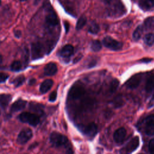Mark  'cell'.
Returning <instances> with one entry per match:
<instances>
[{
	"instance_id": "e575fe53",
	"label": "cell",
	"mask_w": 154,
	"mask_h": 154,
	"mask_svg": "<svg viewBox=\"0 0 154 154\" xmlns=\"http://www.w3.org/2000/svg\"><path fill=\"white\" fill-rule=\"evenodd\" d=\"M14 35L17 37H20L21 36V32L19 30H16L14 31Z\"/></svg>"
},
{
	"instance_id": "d6986e66",
	"label": "cell",
	"mask_w": 154,
	"mask_h": 154,
	"mask_svg": "<svg viewBox=\"0 0 154 154\" xmlns=\"http://www.w3.org/2000/svg\"><path fill=\"white\" fill-rule=\"evenodd\" d=\"M29 108L31 110L33 111L35 113L40 115H40L42 116L44 113V111L43 109V106L40 103L31 102L29 104Z\"/></svg>"
},
{
	"instance_id": "d6a6232c",
	"label": "cell",
	"mask_w": 154,
	"mask_h": 154,
	"mask_svg": "<svg viewBox=\"0 0 154 154\" xmlns=\"http://www.w3.org/2000/svg\"><path fill=\"white\" fill-rule=\"evenodd\" d=\"M57 93L55 91L52 92L51 93V94L49 95V100L50 102H54L56 99H57Z\"/></svg>"
},
{
	"instance_id": "836d02e7",
	"label": "cell",
	"mask_w": 154,
	"mask_h": 154,
	"mask_svg": "<svg viewBox=\"0 0 154 154\" xmlns=\"http://www.w3.org/2000/svg\"><path fill=\"white\" fill-rule=\"evenodd\" d=\"M64 27H65V29H66V32H67L69 29V24L67 22H64Z\"/></svg>"
},
{
	"instance_id": "4dcf8cb0",
	"label": "cell",
	"mask_w": 154,
	"mask_h": 154,
	"mask_svg": "<svg viewBox=\"0 0 154 154\" xmlns=\"http://www.w3.org/2000/svg\"><path fill=\"white\" fill-rule=\"evenodd\" d=\"M9 76L8 74L5 73H0V83L4 82L8 78Z\"/></svg>"
},
{
	"instance_id": "6da1fadb",
	"label": "cell",
	"mask_w": 154,
	"mask_h": 154,
	"mask_svg": "<svg viewBox=\"0 0 154 154\" xmlns=\"http://www.w3.org/2000/svg\"><path fill=\"white\" fill-rule=\"evenodd\" d=\"M19 119L20 122L28 123L32 126H36L40 122V119L38 115L29 112H22L19 115Z\"/></svg>"
},
{
	"instance_id": "f35d334b",
	"label": "cell",
	"mask_w": 154,
	"mask_h": 154,
	"mask_svg": "<svg viewBox=\"0 0 154 154\" xmlns=\"http://www.w3.org/2000/svg\"><path fill=\"white\" fill-rule=\"evenodd\" d=\"M20 1H27V0H20Z\"/></svg>"
},
{
	"instance_id": "e0dca14e",
	"label": "cell",
	"mask_w": 154,
	"mask_h": 154,
	"mask_svg": "<svg viewBox=\"0 0 154 154\" xmlns=\"http://www.w3.org/2000/svg\"><path fill=\"white\" fill-rule=\"evenodd\" d=\"M145 89L148 93H152L154 90V74H151L149 76L146 82Z\"/></svg>"
},
{
	"instance_id": "7402d4cb",
	"label": "cell",
	"mask_w": 154,
	"mask_h": 154,
	"mask_svg": "<svg viewBox=\"0 0 154 154\" xmlns=\"http://www.w3.org/2000/svg\"><path fill=\"white\" fill-rule=\"evenodd\" d=\"M144 42L147 45L149 46H152L154 43V34L153 33H148L145 35Z\"/></svg>"
},
{
	"instance_id": "8d00e7d4",
	"label": "cell",
	"mask_w": 154,
	"mask_h": 154,
	"mask_svg": "<svg viewBox=\"0 0 154 154\" xmlns=\"http://www.w3.org/2000/svg\"><path fill=\"white\" fill-rule=\"evenodd\" d=\"M103 1H104L106 3V4H110L113 0H103Z\"/></svg>"
},
{
	"instance_id": "5bb4252c",
	"label": "cell",
	"mask_w": 154,
	"mask_h": 154,
	"mask_svg": "<svg viewBox=\"0 0 154 154\" xmlns=\"http://www.w3.org/2000/svg\"><path fill=\"white\" fill-rule=\"evenodd\" d=\"M58 69L55 63L51 62L46 65L44 68V73L47 76L54 75L57 72Z\"/></svg>"
},
{
	"instance_id": "ffe728a7",
	"label": "cell",
	"mask_w": 154,
	"mask_h": 154,
	"mask_svg": "<svg viewBox=\"0 0 154 154\" xmlns=\"http://www.w3.org/2000/svg\"><path fill=\"white\" fill-rule=\"evenodd\" d=\"M143 26L142 25L138 26L136 28V29H135V31H134V32H133V34H132L133 39L135 41L138 40L141 38V35L143 34Z\"/></svg>"
},
{
	"instance_id": "44dd1931",
	"label": "cell",
	"mask_w": 154,
	"mask_h": 154,
	"mask_svg": "<svg viewBox=\"0 0 154 154\" xmlns=\"http://www.w3.org/2000/svg\"><path fill=\"white\" fill-rule=\"evenodd\" d=\"M144 26L146 29H154V16L146 18L144 22Z\"/></svg>"
},
{
	"instance_id": "277c9868",
	"label": "cell",
	"mask_w": 154,
	"mask_h": 154,
	"mask_svg": "<svg viewBox=\"0 0 154 154\" xmlns=\"http://www.w3.org/2000/svg\"><path fill=\"white\" fill-rule=\"evenodd\" d=\"M143 129L147 135H154V114L149 115L143 121Z\"/></svg>"
},
{
	"instance_id": "8992f818",
	"label": "cell",
	"mask_w": 154,
	"mask_h": 154,
	"mask_svg": "<svg viewBox=\"0 0 154 154\" xmlns=\"http://www.w3.org/2000/svg\"><path fill=\"white\" fill-rule=\"evenodd\" d=\"M32 137V132L29 129L26 128L22 130L19 134L17 138V142L19 144H24L26 143Z\"/></svg>"
},
{
	"instance_id": "3957f363",
	"label": "cell",
	"mask_w": 154,
	"mask_h": 154,
	"mask_svg": "<svg viewBox=\"0 0 154 154\" xmlns=\"http://www.w3.org/2000/svg\"><path fill=\"white\" fill-rule=\"evenodd\" d=\"M102 43L105 47L113 51L120 50L123 47L122 42H120L109 36L104 37L102 40Z\"/></svg>"
},
{
	"instance_id": "2e32d148",
	"label": "cell",
	"mask_w": 154,
	"mask_h": 154,
	"mask_svg": "<svg viewBox=\"0 0 154 154\" xmlns=\"http://www.w3.org/2000/svg\"><path fill=\"white\" fill-rule=\"evenodd\" d=\"M53 81L52 79H46L45 80L40 86V91L42 93H47L52 87Z\"/></svg>"
},
{
	"instance_id": "7c38bea8",
	"label": "cell",
	"mask_w": 154,
	"mask_h": 154,
	"mask_svg": "<svg viewBox=\"0 0 154 154\" xmlns=\"http://www.w3.org/2000/svg\"><path fill=\"white\" fill-rule=\"evenodd\" d=\"M140 144L138 137H134L126 145L125 150L127 153H132L135 151L138 147Z\"/></svg>"
},
{
	"instance_id": "8fae6325",
	"label": "cell",
	"mask_w": 154,
	"mask_h": 154,
	"mask_svg": "<svg viewBox=\"0 0 154 154\" xmlns=\"http://www.w3.org/2000/svg\"><path fill=\"white\" fill-rule=\"evenodd\" d=\"M126 135V129L124 128H120L117 129L114 133L113 137L116 143L120 144L123 141Z\"/></svg>"
},
{
	"instance_id": "ac0fdd59",
	"label": "cell",
	"mask_w": 154,
	"mask_h": 154,
	"mask_svg": "<svg viewBox=\"0 0 154 154\" xmlns=\"http://www.w3.org/2000/svg\"><path fill=\"white\" fill-rule=\"evenodd\" d=\"M11 100V96L10 94H0V106L2 109H5L8 105Z\"/></svg>"
},
{
	"instance_id": "7a4b0ae2",
	"label": "cell",
	"mask_w": 154,
	"mask_h": 154,
	"mask_svg": "<svg viewBox=\"0 0 154 154\" xmlns=\"http://www.w3.org/2000/svg\"><path fill=\"white\" fill-rule=\"evenodd\" d=\"M49 140L51 143L57 147L65 146L68 142V139L66 136L57 132H53L51 134Z\"/></svg>"
},
{
	"instance_id": "4316f807",
	"label": "cell",
	"mask_w": 154,
	"mask_h": 154,
	"mask_svg": "<svg viewBox=\"0 0 154 154\" xmlns=\"http://www.w3.org/2000/svg\"><path fill=\"white\" fill-rule=\"evenodd\" d=\"M119 85V81L117 79H114L110 83L109 85V91L111 93H114L118 88Z\"/></svg>"
},
{
	"instance_id": "52a82bcc",
	"label": "cell",
	"mask_w": 154,
	"mask_h": 154,
	"mask_svg": "<svg viewBox=\"0 0 154 154\" xmlns=\"http://www.w3.org/2000/svg\"><path fill=\"white\" fill-rule=\"evenodd\" d=\"M84 93L85 90L84 87L79 84H76L70 88L69 93V96L72 99H77L82 96Z\"/></svg>"
},
{
	"instance_id": "f546056e",
	"label": "cell",
	"mask_w": 154,
	"mask_h": 154,
	"mask_svg": "<svg viewBox=\"0 0 154 154\" xmlns=\"http://www.w3.org/2000/svg\"><path fill=\"white\" fill-rule=\"evenodd\" d=\"M123 99L122 97L120 96H117V97L114 99V106L117 108V107H120L123 105Z\"/></svg>"
},
{
	"instance_id": "1f68e13d",
	"label": "cell",
	"mask_w": 154,
	"mask_h": 154,
	"mask_svg": "<svg viewBox=\"0 0 154 154\" xmlns=\"http://www.w3.org/2000/svg\"><path fill=\"white\" fill-rule=\"evenodd\" d=\"M149 150L151 153L154 154V138H152L149 143Z\"/></svg>"
},
{
	"instance_id": "603a6c76",
	"label": "cell",
	"mask_w": 154,
	"mask_h": 154,
	"mask_svg": "<svg viewBox=\"0 0 154 154\" xmlns=\"http://www.w3.org/2000/svg\"><path fill=\"white\" fill-rule=\"evenodd\" d=\"M99 31V26L95 22H92L89 27H88V32L91 34H97Z\"/></svg>"
},
{
	"instance_id": "5b68a950",
	"label": "cell",
	"mask_w": 154,
	"mask_h": 154,
	"mask_svg": "<svg viewBox=\"0 0 154 154\" xmlns=\"http://www.w3.org/2000/svg\"><path fill=\"white\" fill-rule=\"evenodd\" d=\"M44 55V47L40 42L34 43L31 45V57L33 60L41 58Z\"/></svg>"
},
{
	"instance_id": "83f0119b",
	"label": "cell",
	"mask_w": 154,
	"mask_h": 154,
	"mask_svg": "<svg viewBox=\"0 0 154 154\" xmlns=\"http://www.w3.org/2000/svg\"><path fill=\"white\" fill-rule=\"evenodd\" d=\"M25 80V78L24 76L23 75H19L18 76H17L13 81V84L15 85L16 87H18L19 86H20L21 85H22V84L24 82Z\"/></svg>"
},
{
	"instance_id": "30bf717a",
	"label": "cell",
	"mask_w": 154,
	"mask_h": 154,
	"mask_svg": "<svg viewBox=\"0 0 154 154\" xmlns=\"http://www.w3.org/2000/svg\"><path fill=\"white\" fill-rule=\"evenodd\" d=\"M46 23L49 26L54 27L58 24V19L56 13L51 10L48 11L46 16Z\"/></svg>"
},
{
	"instance_id": "9a60e30c",
	"label": "cell",
	"mask_w": 154,
	"mask_h": 154,
	"mask_svg": "<svg viewBox=\"0 0 154 154\" xmlns=\"http://www.w3.org/2000/svg\"><path fill=\"white\" fill-rule=\"evenodd\" d=\"M73 52H74L73 47L70 45H65L64 47H63V48L60 51V54L61 57L64 58H68L73 55Z\"/></svg>"
},
{
	"instance_id": "f1b7e54d",
	"label": "cell",
	"mask_w": 154,
	"mask_h": 154,
	"mask_svg": "<svg viewBox=\"0 0 154 154\" xmlns=\"http://www.w3.org/2000/svg\"><path fill=\"white\" fill-rule=\"evenodd\" d=\"M143 7L149 9L154 7V0H144L143 2Z\"/></svg>"
},
{
	"instance_id": "d4e9b609",
	"label": "cell",
	"mask_w": 154,
	"mask_h": 154,
	"mask_svg": "<svg viewBox=\"0 0 154 154\" xmlns=\"http://www.w3.org/2000/svg\"><path fill=\"white\" fill-rule=\"evenodd\" d=\"M87 23V18L85 16H81L77 21L76 28L77 30L82 29Z\"/></svg>"
},
{
	"instance_id": "74e56055",
	"label": "cell",
	"mask_w": 154,
	"mask_h": 154,
	"mask_svg": "<svg viewBox=\"0 0 154 154\" xmlns=\"http://www.w3.org/2000/svg\"><path fill=\"white\" fill-rule=\"evenodd\" d=\"M2 64V57L1 55H0V67L1 66Z\"/></svg>"
},
{
	"instance_id": "9c48e42d",
	"label": "cell",
	"mask_w": 154,
	"mask_h": 154,
	"mask_svg": "<svg viewBox=\"0 0 154 154\" xmlns=\"http://www.w3.org/2000/svg\"><path fill=\"white\" fill-rule=\"evenodd\" d=\"M82 130L84 134L90 138H93L97 132V126L94 123H90L85 126Z\"/></svg>"
},
{
	"instance_id": "4fadbf2b",
	"label": "cell",
	"mask_w": 154,
	"mask_h": 154,
	"mask_svg": "<svg viewBox=\"0 0 154 154\" xmlns=\"http://www.w3.org/2000/svg\"><path fill=\"white\" fill-rule=\"evenodd\" d=\"M26 104V100L19 99L11 105V108H10V111L11 112H16L19 111H20L25 107Z\"/></svg>"
},
{
	"instance_id": "ab89813d",
	"label": "cell",
	"mask_w": 154,
	"mask_h": 154,
	"mask_svg": "<svg viewBox=\"0 0 154 154\" xmlns=\"http://www.w3.org/2000/svg\"><path fill=\"white\" fill-rule=\"evenodd\" d=\"M1 0H0V5H1Z\"/></svg>"
},
{
	"instance_id": "d590c367",
	"label": "cell",
	"mask_w": 154,
	"mask_h": 154,
	"mask_svg": "<svg viewBox=\"0 0 154 154\" xmlns=\"http://www.w3.org/2000/svg\"><path fill=\"white\" fill-rule=\"evenodd\" d=\"M35 79H34V78H32V79H31L29 81L28 84L31 85H33L34 84H35Z\"/></svg>"
},
{
	"instance_id": "ba28073f",
	"label": "cell",
	"mask_w": 154,
	"mask_h": 154,
	"mask_svg": "<svg viewBox=\"0 0 154 154\" xmlns=\"http://www.w3.org/2000/svg\"><path fill=\"white\" fill-rule=\"evenodd\" d=\"M141 81V75L140 73L136 74L131 76L126 82V86L130 89H134L138 87Z\"/></svg>"
},
{
	"instance_id": "cb8c5ba5",
	"label": "cell",
	"mask_w": 154,
	"mask_h": 154,
	"mask_svg": "<svg viewBox=\"0 0 154 154\" xmlns=\"http://www.w3.org/2000/svg\"><path fill=\"white\" fill-rule=\"evenodd\" d=\"M90 47L93 51L98 52L102 48V44L99 40H93L91 43Z\"/></svg>"
},
{
	"instance_id": "484cf974",
	"label": "cell",
	"mask_w": 154,
	"mask_h": 154,
	"mask_svg": "<svg viewBox=\"0 0 154 154\" xmlns=\"http://www.w3.org/2000/svg\"><path fill=\"white\" fill-rule=\"evenodd\" d=\"M10 69L12 71H14V72L19 71L22 69V63H20V61L18 60L14 61L11 64Z\"/></svg>"
}]
</instances>
